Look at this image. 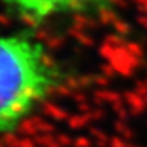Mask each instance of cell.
Returning <instances> with one entry per match:
<instances>
[{"label":"cell","instance_id":"1","mask_svg":"<svg viewBox=\"0 0 147 147\" xmlns=\"http://www.w3.org/2000/svg\"><path fill=\"white\" fill-rule=\"evenodd\" d=\"M59 85L61 69L41 41L0 33V136L26 123Z\"/></svg>","mask_w":147,"mask_h":147},{"label":"cell","instance_id":"2","mask_svg":"<svg viewBox=\"0 0 147 147\" xmlns=\"http://www.w3.org/2000/svg\"><path fill=\"white\" fill-rule=\"evenodd\" d=\"M16 15L31 21H46L56 16L87 10L105 0H2Z\"/></svg>","mask_w":147,"mask_h":147}]
</instances>
